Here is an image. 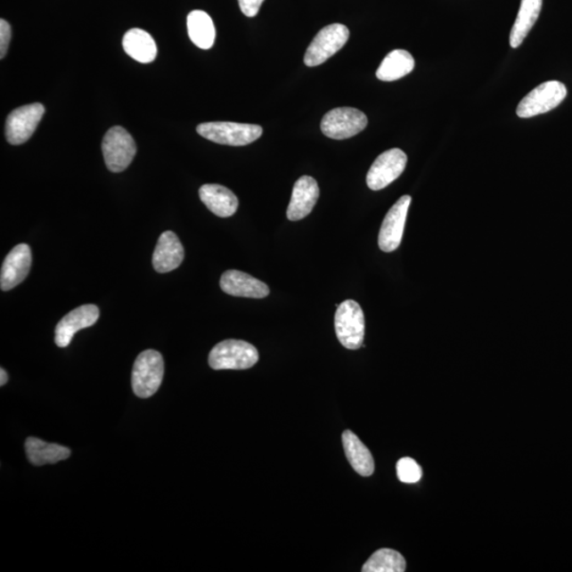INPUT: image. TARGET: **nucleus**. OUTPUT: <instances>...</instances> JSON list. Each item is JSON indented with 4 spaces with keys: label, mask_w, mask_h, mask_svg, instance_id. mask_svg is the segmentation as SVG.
<instances>
[{
    "label": "nucleus",
    "mask_w": 572,
    "mask_h": 572,
    "mask_svg": "<svg viewBox=\"0 0 572 572\" xmlns=\"http://www.w3.org/2000/svg\"><path fill=\"white\" fill-rule=\"evenodd\" d=\"M102 152L105 165L109 170L120 173L132 164L137 152V147L126 128L114 127L105 134Z\"/></svg>",
    "instance_id": "39448f33"
},
{
    "label": "nucleus",
    "mask_w": 572,
    "mask_h": 572,
    "mask_svg": "<svg viewBox=\"0 0 572 572\" xmlns=\"http://www.w3.org/2000/svg\"><path fill=\"white\" fill-rule=\"evenodd\" d=\"M396 474L404 484H416L422 478V469L413 458H402L396 463Z\"/></svg>",
    "instance_id": "393cba45"
},
{
    "label": "nucleus",
    "mask_w": 572,
    "mask_h": 572,
    "mask_svg": "<svg viewBox=\"0 0 572 572\" xmlns=\"http://www.w3.org/2000/svg\"><path fill=\"white\" fill-rule=\"evenodd\" d=\"M343 445L347 458L357 474L369 477L374 473V460L372 453L351 430L344 431Z\"/></svg>",
    "instance_id": "aec40b11"
},
{
    "label": "nucleus",
    "mask_w": 572,
    "mask_h": 572,
    "mask_svg": "<svg viewBox=\"0 0 572 572\" xmlns=\"http://www.w3.org/2000/svg\"><path fill=\"white\" fill-rule=\"evenodd\" d=\"M349 37V29L345 25L332 24L324 27L308 46L305 55V64L308 67L323 64L345 46Z\"/></svg>",
    "instance_id": "0eeeda50"
},
{
    "label": "nucleus",
    "mask_w": 572,
    "mask_h": 572,
    "mask_svg": "<svg viewBox=\"0 0 572 572\" xmlns=\"http://www.w3.org/2000/svg\"><path fill=\"white\" fill-rule=\"evenodd\" d=\"M367 125L368 119L363 111L353 108H339L324 115L321 127L325 136L343 140L360 134Z\"/></svg>",
    "instance_id": "6e6552de"
},
{
    "label": "nucleus",
    "mask_w": 572,
    "mask_h": 572,
    "mask_svg": "<svg viewBox=\"0 0 572 572\" xmlns=\"http://www.w3.org/2000/svg\"><path fill=\"white\" fill-rule=\"evenodd\" d=\"M188 33L191 41L200 49H210L216 41V27L209 14L195 10L188 15Z\"/></svg>",
    "instance_id": "5701e85b"
},
{
    "label": "nucleus",
    "mask_w": 572,
    "mask_h": 572,
    "mask_svg": "<svg viewBox=\"0 0 572 572\" xmlns=\"http://www.w3.org/2000/svg\"><path fill=\"white\" fill-rule=\"evenodd\" d=\"M32 265L29 245L19 244L11 250L3 263L0 273V288L7 291L20 284L27 278Z\"/></svg>",
    "instance_id": "ddd939ff"
},
{
    "label": "nucleus",
    "mask_w": 572,
    "mask_h": 572,
    "mask_svg": "<svg viewBox=\"0 0 572 572\" xmlns=\"http://www.w3.org/2000/svg\"><path fill=\"white\" fill-rule=\"evenodd\" d=\"M335 332L340 344L347 349L357 350L364 338V316L360 305L346 300L335 313Z\"/></svg>",
    "instance_id": "20e7f679"
},
{
    "label": "nucleus",
    "mask_w": 572,
    "mask_h": 572,
    "mask_svg": "<svg viewBox=\"0 0 572 572\" xmlns=\"http://www.w3.org/2000/svg\"><path fill=\"white\" fill-rule=\"evenodd\" d=\"M200 198L212 213L229 217L238 210L239 200L233 191L217 184H207L200 189Z\"/></svg>",
    "instance_id": "f3484780"
},
{
    "label": "nucleus",
    "mask_w": 572,
    "mask_h": 572,
    "mask_svg": "<svg viewBox=\"0 0 572 572\" xmlns=\"http://www.w3.org/2000/svg\"><path fill=\"white\" fill-rule=\"evenodd\" d=\"M100 317L99 307L94 305L81 306L61 319L55 328L54 343L60 347H69L78 331L92 327Z\"/></svg>",
    "instance_id": "f8f14e48"
},
{
    "label": "nucleus",
    "mask_w": 572,
    "mask_h": 572,
    "mask_svg": "<svg viewBox=\"0 0 572 572\" xmlns=\"http://www.w3.org/2000/svg\"><path fill=\"white\" fill-rule=\"evenodd\" d=\"M125 52L139 63L148 64L157 57V45L147 31L134 28L128 30L122 41Z\"/></svg>",
    "instance_id": "a211bd4d"
},
{
    "label": "nucleus",
    "mask_w": 572,
    "mask_h": 572,
    "mask_svg": "<svg viewBox=\"0 0 572 572\" xmlns=\"http://www.w3.org/2000/svg\"><path fill=\"white\" fill-rule=\"evenodd\" d=\"M414 69L413 55L406 50L396 49L386 55L377 71V78L380 81L392 82L399 80Z\"/></svg>",
    "instance_id": "4be33fe9"
},
{
    "label": "nucleus",
    "mask_w": 572,
    "mask_h": 572,
    "mask_svg": "<svg viewBox=\"0 0 572 572\" xmlns=\"http://www.w3.org/2000/svg\"><path fill=\"white\" fill-rule=\"evenodd\" d=\"M318 184L311 176H301L296 182L288 208L290 221H300L312 212L319 199Z\"/></svg>",
    "instance_id": "2eb2a0df"
},
{
    "label": "nucleus",
    "mask_w": 572,
    "mask_h": 572,
    "mask_svg": "<svg viewBox=\"0 0 572 572\" xmlns=\"http://www.w3.org/2000/svg\"><path fill=\"white\" fill-rule=\"evenodd\" d=\"M259 361V352L248 341L227 339L213 347L209 364L215 370H246Z\"/></svg>",
    "instance_id": "7ed1b4c3"
},
{
    "label": "nucleus",
    "mask_w": 572,
    "mask_h": 572,
    "mask_svg": "<svg viewBox=\"0 0 572 572\" xmlns=\"http://www.w3.org/2000/svg\"><path fill=\"white\" fill-rule=\"evenodd\" d=\"M364 572H404L406 560L400 552L392 549H380L363 566Z\"/></svg>",
    "instance_id": "b1692460"
},
{
    "label": "nucleus",
    "mask_w": 572,
    "mask_h": 572,
    "mask_svg": "<svg viewBox=\"0 0 572 572\" xmlns=\"http://www.w3.org/2000/svg\"><path fill=\"white\" fill-rule=\"evenodd\" d=\"M568 95V88L559 81H547L541 84L520 101L518 116L519 118H532L548 113L558 108Z\"/></svg>",
    "instance_id": "423d86ee"
},
{
    "label": "nucleus",
    "mask_w": 572,
    "mask_h": 572,
    "mask_svg": "<svg viewBox=\"0 0 572 572\" xmlns=\"http://www.w3.org/2000/svg\"><path fill=\"white\" fill-rule=\"evenodd\" d=\"M407 165V155L400 149H391L380 154L367 174L368 187L379 191L389 186L401 176Z\"/></svg>",
    "instance_id": "9d476101"
},
{
    "label": "nucleus",
    "mask_w": 572,
    "mask_h": 572,
    "mask_svg": "<svg viewBox=\"0 0 572 572\" xmlns=\"http://www.w3.org/2000/svg\"><path fill=\"white\" fill-rule=\"evenodd\" d=\"M0 375H2V380H0V385L4 386L7 384V381L9 380L8 373L5 372V370L4 368L0 369Z\"/></svg>",
    "instance_id": "cd10ccee"
},
{
    "label": "nucleus",
    "mask_w": 572,
    "mask_h": 572,
    "mask_svg": "<svg viewBox=\"0 0 572 572\" xmlns=\"http://www.w3.org/2000/svg\"><path fill=\"white\" fill-rule=\"evenodd\" d=\"M240 9L248 18H255L259 13L261 5L265 0H238Z\"/></svg>",
    "instance_id": "bb28decb"
},
{
    "label": "nucleus",
    "mask_w": 572,
    "mask_h": 572,
    "mask_svg": "<svg viewBox=\"0 0 572 572\" xmlns=\"http://www.w3.org/2000/svg\"><path fill=\"white\" fill-rule=\"evenodd\" d=\"M411 203V196L404 195L391 207L388 213H387L379 234V246L380 250L392 252L399 249Z\"/></svg>",
    "instance_id": "9b49d317"
},
{
    "label": "nucleus",
    "mask_w": 572,
    "mask_h": 572,
    "mask_svg": "<svg viewBox=\"0 0 572 572\" xmlns=\"http://www.w3.org/2000/svg\"><path fill=\"white\" fill-rule=\"evenodd\" d=\"M184 246L177 235L166 232L160 235L153 254V266L157 273H170L182 265Z\"/></svg>",
    "instance_id": "dca6fc26"
},
{
    "label": "nucleus",
    "mask_w": 572,
    "mask_h": 572,
    "mask_svg": "<svg viewBox=\"0 0 572 572\" xmlns=\"http://www.w3.org/2000/svg\"><path fill=\"white\" fill-rule=\"evenodd\" d=\"M543 7V0H521L518 18L510 35V45L518 48L535 25Z\"/></svg>",
    "instance_id": "412c9836"
},
{
    "label": "nucleus",
    "mask_w": 572,
    "mask_h": 572,
    "mask_svg": "<svg viewBox=\"0 0 572 572\" xmlns=\"http://www.w3.org/2000/svg\"><path fill=\"white\" fill-rule=\"evenodd\" d=\"M12 37V30L7 20H0V58L4 59L7 55L9 44Z\"/></svg>",
    "instance_id": "a878e982"
},
{
    "label": "nucleus",
    "mask_w": 572,
    "mask_h": 572,
    "mask_svg": "<svg viewBox=\"0 0 572 572\" xmlns=\"http://www.w3.org/2000/svg\"><path fill=\"white\" fill-rule=\"evenodd\" d=\"M25 448L28 460L36 467L63 462L71 455L69 447L45 442L33 437L27 439Z\"/></svg>",
    "instance_id": "6ab92c4d"
},
{
    "label": "nucleus",
    "mask_w": 572,
    "mask_h": 572,
    "mask_svg": "<svg viewBox=\"0 0 572 572\" xmlns=\"http://www.w3.org/2000/svg\"><path fill=\"white\" fill-rule=\"evenodd\" d=\"M220 285L224 293L230 296L261 299L269 295L268 286L265 282L235 269L222 274Z\"/></svg>",
    "instance_id": "4468645a"
},
{
    "label": "nucleus",
    "mask_w": 572,
    "mask_h": 572,
    "mask_svg": "<svg viewBox=\"0 0 572 572\" xmlns=\"http://www.w3.org/2000/svg\"><path fill=\"white\" fill-rule=\"evenodd\" d=\"M45 114L44 105L32 103L16 109L5 122V137L13 145L25 143L36 132Z\"/></svg>",
    "instance_id": "1a4fd4ad"
},
{
    "label": "nucleus",
    "mask_w": 572,
    "mask_h": 572,
    "mask_svg": "<svg viewBox=\"0 0 572 572\" xmlns=\"http://www.w3.org/2000/svg\"><path fill=\"white\" fill-rule=\"evenodd\" d=\"M201 137L218 144L243 147L255 143L263 134L260 126L237 122H206L196 128Z\"/></svg>",
    "instance_id": "f03ea898"
},
{
    "label": "nucleus",
    "mask_w": 572,
    "mask_h": 572,
    "mask_svg": "<svg viewBox=\"0 0 572 572\" xmlns=\"http://www.w3.org/2000/svg\"><path fill=\"white\" fill-rule=\"evenodd\" d=\"M165 363L159 352L147 350L140 353L135 361L132 373L134 394L148 399L159 389L164 379Z\"/></svg>",
    "instance_id": "f257e3e1"
}]
</instances>
